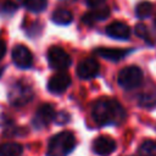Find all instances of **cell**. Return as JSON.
I'll use <instances>...</instances> for the list:
<instances>
[{
    "label": "cell",
    "mask_w": 156,
    "mask_h": 156,
    "mask_svg": "<svg viewBox=\"0 0 156 156\" xmlns=\"http://www.w3.org/2000/svg\"><path fill=\"white\" fill-rule=\"evenodd\" d=\"M91 115L99 126L119 124L126 118V111L122 105L112 99H101L93 106Z\"/></svg>",
    "instance_id": "cell-1"
},
{
    "label": "cell",
    "mask_w": 156,
    "mask_h": 156,
    "mask_svg": "<svg viewBox=\"0 0 156 156\" xmlns=\"http://www.w3.org/2000/svg\"><path fill=\"white\" fill-rule=\"evenodd\" d=\"M76 145V138L71 132H61L54 135L48 145V156H67Z\"/></svg>",
    "instance_id": "cell-2"
},
{
    "label": "cell",
    "mask_w": 156,
    "mask_h": 156,
    "mask_svg": "<svg viewBox=\"0 0 156 156\" xmlns=\"http://www.w3.org/2000/svg\"><path fill=\"white\" fill-rule=\"evenodd\" d=\"M117 79L123 89H134L143 82V71L136 66H128L119 71Z\"/></svg>",
    "instance_id": "cell-3"
},
{
    "label": "cell",
    "mask_w": 156,
    "mask_h": 156,
    "mask_svg": "<svg viewBox=\"0 0 156 156\" xmlns=\"http://www.w3.org/2000/svg\"><path fill=\"white\" fill-rule=\"evenodd\" d=\"M32 98H33L32 88L23 82H17L12 84V87L9 90V100L13 106H23L27 102H29Z\"/></svg>",
    "instance_id": "cell-4"
},
{
    "label": "cell",
    "mask_w": 156,
    "mask_h": 156,
    "mask_svg": "<svg viewBox=\"0 0 156 156\" xmlns=\"http://www.w3.org/2000/svg\"><path fill=\"white\" fill-rule=\"evenodd\" d=\"M48 61L51 68L63 71L71 65V56L60 46H51L48 51Z\"/></svg>",
    "instance_id": "cell-5"
},
{
    "label": "cell",
    "mask_w": 156,
    "mask_h": 156,
    "mask_svg": "<svg viewBox=\"0 0 156 156\" xmlns=\"http://www.w3.org/2000/svg\"><path fill=\"white\" fill-rule=\"evenodd\" d=\"M55 110L51 104H43L39 106V108L35 112V116L33 118V124L35 128H43L48 126L50 122L55 119Z\"/></svg>",
    "instance_id": "cell-6"
},
{
    "label": "cell",
    "mask_w": 156,
    "mask_h": 156,
    "mask_svg": "<svg viewBox=\"0 0 156 156\" xmlns=\"http://www.w3.org/2000/svg\"><path fill=\"white\" fill-rule=\"evenodd\" d=\"M99 62L95 58H84L77 66V76L80 79H91L99 73Z\"/></svg>",
    "instance_id": "cell-7"
},
{
    "label": "cell",
    "mask_w": 156,
    "mask_h": 156,
    "mask_svg": "<svg viewBox=\"0 0 156 156\" xmlns=\"http://www.w3.org/2000/svg\"><path fill=\"white\" fill-rule=\"evenodd\" d=\"M13 63L20 68H29L33 63V56L29 49L24 45H16L12 50Z\"/></svg>",
    "instance_id": "cell-8"
},
{
    "label": "cell",
    "mask_w": 156,
    "mask_h": 156,
    "mask_svg": "<svg viewBox=\"0 0 156 156\" xmlns=\"http://www.w3.org/2000/svg\"><path fill=\"white\" fill-rule=\"evenodd\" d=\"M69 84H71L69 74H67L66 72H58L50 78L48 83V89L54 94H61L67 90Z\"/></svg>",
    "instance_id": "cell-9"
},
{
    "label": "cell",
    "mask_w": 156,
    "mask_h": 156,
    "mask_svg": "<svg viewBox=\"0 0 156 156\" xmlns=\"http://www.w3.org/2000/svg\"><path fill=\"white\" fill-rule=\"evenodd\" d=\"M93 150L100 156H108L116 150V141L108 135H100L94 140Z\"/></svg>",
    "instance_id": "cell-10"
},
{
    "label": "cell",
    "mask_w": 156,
    "mask_h": 156,
    "mask_svg": "<svg viewBox=\"0 0 156 156\" xmlns=\"http://www.w3.org/2000/svg\"><path fill=\"white\" fill-rule=\"evenodd\" d=\"M110 16V9L101 4L99 6H94V9L90 11V12H87L84 16H83V22L85 24H89L91 26L94 22L96 21H102V20H106L107 17Z\"/></svg>",
    "instance_id": "cell-11"
},
{
    "label": "cell",
    "mask_w": 156,
    "mask_h": 156,
    "mask_svg": "<svg viewBox=\"0 0 156 156\" xmlns=\"http://www.w3.org/2000/svg\"><path fill=\"white\" fill-rule=\"evenodd\" d=\"M106 33L107 35H110L111 38H115V39H121V40H124V39H128L129 35H130V29L129 27L123 23V22H112L111 24H108L106 27Z\"/></svg>",
    "instance_id": "cell-12"
},
{
    "label": "cell",
    "mask_w": 156,
    "mask_h": 156,
    "mask_svg": "<svg viewBox=\"0 0 156 156\" xmlns=\"http://www.w3.org/2000/svg\"><path fill=\"white\" fill-rule=\"evenodd\" d=\"M95 52L98 55H100L101 57H104V58H107V60H111V61H119L129 52V50L113 49V48H99V49L95 50Z\"/></svg>",
    "instance_id": "cell-13"
},
{
    "label": "cell",
    "mask_w": 156,
    "mask_h": 156,
    "mask_svg": "<svg viewBox=\"0 0 156 156\" xmlns=\"http://www.w3.org/2000/svg\"><path fill=\"white\" fill-rule=\"evenodd\" d=\"M51 20L52 22H55L56 24H61V26H65V24H68L72 22L73 20V16L71 13V11L66 10V9H58L56 11H54L52 16H51Z\"/></svg>",
    "instance_id": "cell-14"
},
{
    "label": "cell",
    "mask_w": 156,
    "mask_h": 156,
    "mask_svg": "<svg viewBox=\"0 0 156 156\" xmlns=\"http://www.w3.org/2000/svg\"><path fill=\"white\" fill-rule=\"evenodd\" d=\"M23 149L17 143H4L0 144V156H20Z\"/></svg>",
    "instance_id": "cell-15"
},
{
    "label": "cell",
    "mask_w": 156,
    "mask_h": 156,
    "mask_svg": "<svg viewBox=\"0 0 156 156\" xmlns=\"http://www.w3.org/2000/svg\"><path fill=\"white\" fill-rule=\"evenodd\" d=\"M139 104L143 107H154L156 106V89L150 91H144L139 96Z\"/></svg>",
    "instance_id": "cell-16"
},
{
    "label": "cell",
    "mask_w": 156,
    "mask_h": 156,
    "mask_svg": "<svg viewBox=\"0 0 156 156\" xmlns=\"http://www.w3.org/2000/svg\"><path fill=\"white\" fill-rule=\"evenodd\" d=\"M48 0H24V6L32 12H41L46 9Z\"/></svg>",
    "instance_id": "cell-17"
},
{
    "label": "cell",
    "mask_w": 156,
    "mask_h": 156,
    "mask_svg": "<svg viewBox=\"0 0 156 156\" xmlns=\"http://www.w3.org/2000/svg\"><path fill=\"white\" fill-rule=\"evenodd\" d=\"M139 156H156V143L151 140L144 141L138 151Z\"/></svg>",
    "instance_id": "cell-18"
},
{
    "label": "cell",
    "mask_w": 156,
    "mask_h": 156,
    "mask_svg": "<svg viewBox=\"0 0 156 156\" xmlns=\"http://www.w3.org/2000/svg\"><path fill=\"white\" fill-rule=\"evenodd\" d=\"M152 12V5L149 1H141L138 4L136 9H135V13L139 18H146L151 15Z\"/></svg>",
    "instance_id": "cell-19"
},
{
    "label": "cell",
    "mask_w": 156,
    "mask_h": 156,
    "mask_svg": "<svg viewBox=\"0 0 156 156\" xmlns=\"http://www.w3.org/2000/svg\"><path fill=\"white\" fill-rule=\"evenodd\" d=\"M17 10V5L12 1H5L1 4L0 6V12L1 13H6V15H10L12 12H15Z\"/></svg>",
    "instance_id": "cell-20"
},
{
    "label": "cell",
    "mask_w": 156,
    "mask_h": 156,
    "mask_svg": "<svg viewBox=\"0 0 156 156\" xmlns=\"http://www.w3.org/2000/svg\"><path fill=\"white\" fill-rule=\"evenodd\" d=\"M135 34L138 37H140V38L146 39L147 38V28L143 23H139V24L135 26Z\"/></svg>",
    "instance_id": "cell-21"
},
{
    "label": "cell",
    "mask_w": 156,
    "mask_h": 156,
    "mask_svg": "<svg viewBox=\"0 0 156 156\" xmlns=\"http://www.w3.org/2000/svg\"><path fill=\"white\" fill-rule=\"evenodd\" d=\"M55 119H56L57 123L62 124V123H66V122L69 119V115L66 113V112H60L57 116H55Z\"/></svg>",
    "instance_id": "cell-22"
},
{
    "label": "cell",
    "mask_w": 156,
    "mask_h": 156,
    "mask_svg": "<svg viewBox=\"0 0 156 156\" xmlns=\"http://www.w3.org/2000/svg\"><path fill=\"white\" fill-rule=\"evenodd\" d=\"M5 54H6V44L0 39V60L5 56Z\"/></svg>",
    "instance_id": "cell-23"
},
{
    "label": "cell",
    "mask_w": 156,
    "mask_h": 156,
    "mask_svg": "<svg viewBox=\"0 0 156 156\" xmlns=\"http://www.w3.org/2000/svg\"><path fill=\"white\" fill-rule=\"evenodd\" d=\"M87 2H88V5H90V6H99V5H101V4H104L105 2V0H85Z\"/></svg>",
    "instance_id": "cell-24"
},
{
    "label": "cell",
    "mask_w": 156,
    "mask_h": 156,
    "mask_svg": "<svg viewBox=\"0 0 156 156\" xmlns=\"http://www.w3.org/2000/svg\"><path fill=\"white\" fill-rule=\"evenodd\" d=\"M1 74H2V68L0 67V76H1Z\"/></svg>",
    "instance_id": "cell-25"
},
{
    "label": "cell",
    "mask_w": 156,
    "mask_h": 156,
    "mask_svg": "<svg viewBox=\"0 0 156 156\" xmlns=\"http://www.w3.org/2000/svg\"><path fill=\"white\" fill-rule=\"evenodd\" d=\"M155 22H156V20H155Z\"/></svg>",
    "instance_id": "cell-26"
}]
</instances>
